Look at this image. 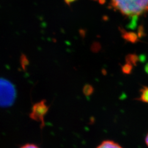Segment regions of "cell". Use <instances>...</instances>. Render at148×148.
<instances>
[{"label": "cell", "mask_w": 148, "mask_h": 148, "mask_svg": "<svg viewBox=\"0 0 148 148\" xmlns=\"http://www.w3.org/2000/svg\"><path fill=\"white\" fill-rule=\"evenodd\" d=\"M112 5L124 15L138 16L148 10V0H112Z\"/></svg>", "instance_id": "6da1fadb"}, {"label": "cell", "mask_w": 148, "mask_h": 148, "mask_svg": "<svg viewBox=\"0 0 148 148\" xmlns=\"http://www.w3.org/2000/svg\"><path fill=\"white\" fill-rule=\"evenodd\" d=\"M16 89L8 81L0 78V106H10L15 101Z\"/></svg>", "instance_id": "7a4b0ae2"}, {"label": "cell", "mask_w": 148, "mask_h": 148, "mask_svg": "<svg viewBox=\"0 0 148 148\" xmlns=\"http://www.w3.org/2000/svg\"><path fill=\"white\" fill-rule=\"evenodd\" d=\"M48 109L49 106L47 105L46 101H41L33 106L30 117L32 120L40 122L42 128L45 126L44 117L47 113Z\"/></svg>", "instance_id": "3957f363"}, {"label": "cell", "mask_w": 148, "mask_h": 148, "mask_svg": "<svg viewBox=\"0 0 148 148\" xmlns=\"http://www.w3.org/2000/svg\"><path fill=\"white\" fill-rule=\"evenodd\" d=\"M120 30L121 32L122 36L126 41L132 43L136 42L138 41L137 36L134 32H126L123 29H120Z\"/></svg>", "instance_id": "277c9868"}, {"label": "cell", "mask_w": 148, "mask_h": 148, "mask_svg": "<svg viewBox=\"0 0 148 148\" xmlns=\"http://www.w3.org/2000/svg\"><path fill=\"white\" fill-rule=\"evenodd\" d=\"M97 148H123L119 144L112 140H105Z\"/></svg>", "instance_id": "5b68a950"}, {"label": "cell", "mask_w": 148, "mask_h": 148, "mask_svg": "<svg viewBox=\"0 0 148 148\" xmlns=\"http://www.w3.org/2000/svg\"><path fill=\"white\" fill-rule=\"evenodd\" d=\"M140 92V97L138 98V100L148 104V87H143Z\"/></svg>", "instance_id": "8992f818"}, {"label": "cell", "mask_w": 148, "mask_h": 148, "mask_svg": "<svg viewBox=\"0 0 148 148\" xmlns=\"http://www.w3.org/2000/svg\"><path fill=\"white\" fill-rule=\"evenodd\" d=\"M94 92L93 87L90 85H86L83 88V93L86 96H90Z\"/></svg>", "instance_id": "52a82bcc"}, {"label": "cell", "mask_w": 148, "mask_h": 148, "mask_svg": "<svg viewBox=\"0 0 148 148\" xmlns=\"http://www.w3.org/2000/svg\"><path fill=\"white\" fill-rule=\"evenodd\" d=\"M138 57L134 54H130L126 57V62L127 63L130 64H136L138 61Z\"/></svg>", "instance_id": "ba28073f"}, {"label": "cell", "mask_w": 148, "mask_h": 148, "mask_svg": "<svg viewBox=\"0 0 148 148\" xmlns=\"http://www.w3.org/2000/svg\"><path fill=\"white\" fill-rule=\"evenodd\" d=\"M132 70V65L130 64L126 63L122 67V71L124 74H130Z\"/></svg>", "instance_id": "9c48e42d"}, {"label": "cell", "mask_w": 148, "mask_h": 148, "mask_svg": "<svg viewBox=\"0 0 148 148\" xmlns=\"http://www.w3.org/2000/svg\"><path fill=\"white\" fill-rule=\"evenodd\" d=\"M21 148H40L37 145L33 144H27L23 146H22Z\"/></svg>", "instance_id": "30bf717a"}, {"label": "cell", "mask_w": 148, "mask_h": 148, "mask_svg": "<svg viewBox=\"0 0 148 148\" xmlns=\"http://www.w3.org/2000/svg\"><path fill=\"white\" fill-rule=\"evenodd\" d=\"M76 1H77V0H64L65 3H66L67 5H69V6H70V5H71V3L74 2Z\"/></svg>", "instance_id": "8fae6325"}, {"label": "cell", "mask_w": 148, "mask_h": 148, "mask_svg": "<svg viewBox=\"0 0 148 148\" xmlns=\"http://www.w3.org/2000/svg\"><path fill=\"white\" fill-rule=\"evenodd\" d=\"M98 1L101 5H104L106 2V0H98Z\"/></svg>", "instance_id": "7c38bea8"}, {"label": "cell", "mask_w": 148, "mask_h": 148, "mask_svg": "<svg viewBox=\"0 0 148 148\" xmlns=\"http://www.w3.org/2000/svg\"><path fill=\"white\" fill-rule=\"evenodd\" d=\"M145 143H146V144L147 145V146L148 147V133L147 137H146V138H145Z\"/></svg>", "instance_id": "4fadbf2b"}, {"label": "cell", "mask_w": 148, "mask_h": 148, "mask_svg": "<svg viewBox=\"0 0 148 148\" xmlns=\"http://www.w3.org/2000/svg\"><path fill=\"white\" fill-rule=\"evenodd\" d=\"M145 70L148 73V64L146 65V67H145Z\"/></svg>", "instance_id": "5bb4252c"}, {"label": "cell", "mask_w": 148, "mask_h": 148, "mask_svg": "<svg viewBox=\"0 0 148 148\" xmlns=\"http://www.w3.org/2000/svg\"><path fill=\"white\" fill-rule=\"evenodd\" d=\"M93 1H98V0H93Z\"/></svg>", "instance_id": "9a60e30c"}]
</instances>
